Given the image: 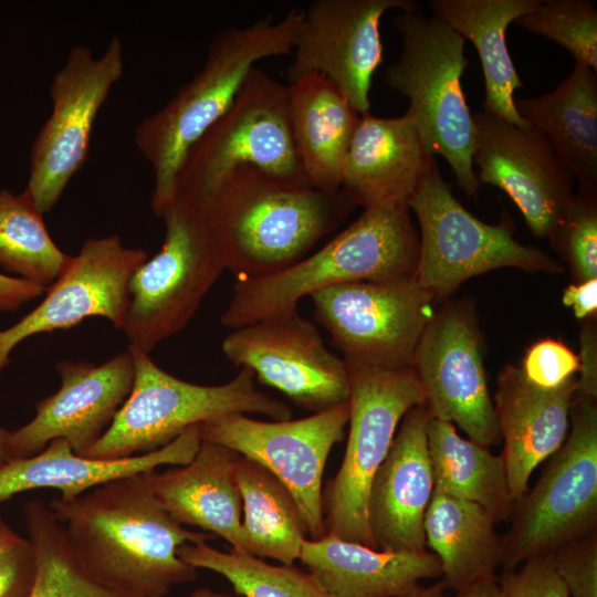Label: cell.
<instances>
[{
  "mask_svg": "<svg viewBox=\"0 0 597 597\" xmlns=\"http://www.w3.org/2000/svg\"><path fill=\"white\" fill-rule=\"evenodd\" d=\"M72 255L52 239L30 196L0 190V266L41 287H49Z\"/></svg>",
  "mask_w": 597,
  "mask_h": 597,
  "instance_id": "d6a6232c",
  "label": "cell"
},
{
  "mask_svg": "<svg viewBox=\"0 0 597 597\" xmlns=\"http://www.w3.org/2000/svg\"><path fill=\"white\" fill-rule=\"evenodd\" d=\"M522 564L520 569H504L496 578L500 597H569L551 555L536 556Z\"/></svg>",
  "mask_w": 597,
  "mask_h": 597,
  "instance_id": "f35d334b",
  "label": "cell"
},
{
  "mask_svg": "<svg viewBox=\"0 0 597 597\" xmlns=\"http://www.w3.org/2000/svg\"><path fill=\"white\" fill-rule=\"evenodd\" d=\"M446 589L447 587L443 585V583L439 582L427 587L420 586L409 597H447Z\"/></svg>",
  "mask_w": 597,
  "mask_h": 597,
  "instance_id": "7dc6e473",
  "label": "cell"
},
{
  "mask_svg": "<svg viewBox=\"0 0 597 597\" xmlns=\"http://www.w3.org/2000/svg\"><path fill=\"white\" fill-rule=\"evenodd\" d=\"M159 218L165 224L161 249L133 273L121 328L128 347L147 354L188 325L227 269L219 242L200 209L174 198Z\"/></svg>",
  "mask_w": 597,
  "mask_h": 597,
  "instance_id": "ba28073f",
  "label": "cell"
},
{
  "mask_svg": "<svg viewBox=\"0 0 597 597\" xmlns=\"http://www.w3.org/2000/svg\"><path fill=\"white\" fill-rule=\"evenodd\" d=\"M235 480L242 499V551L294 565L306 530L287 488L269 470L241 455Z\"/></svg>",
  "mask_w": 597,
  "mask_h": 597,
  "instance_id": "1f68e13d",
  "label": "cell"
},
{
  "mask_svg": "<svg viewBox=\"0 0 597 597\" xmlns=\"http://www.w3.org/2000/svg\"><path fill=\"white\" fill-rule=\"evenodd\" d=\"M286 85L292 136L305 176L316 189L337 191L360 114L322 74L308 73Z\"/></svg>",
  "mask_w": 597,
  "mask_h": 597,
  "instance_id": "4316f807",
  "label": "cell"
},
{
  "mask_svg": "<svg viewBox=\"0 0 597 597\" xmlns=\"http://www.w3.org/2000/svg\"><path fill=\"white\" fill-rule=\"evenodd\" d=\"M515 23L549 39L597 72V10L588 0H538Z\"/></svg>",
  "mask_w": 597,
  "mask_h": 597,
  "instance_id": "d590c367",
  "label": "cell"
},
{
  "mask_svg": "<svg viewBox=\"0 0 597 597\" xmlns=\"http://www.w3.org/2000/svg\"><path fill=\"white\" fill-rule=\"evenodd\" d=\"M479 182L503 190L536 238H549L574 195L573 174L533 127L485 111L472 113Z\"/></svg>",
  "mask_w": 597,
  "mask_h": 597,
  "instance_id": "d6986e66",
  "label": "cell"
},
{
  "mask_svg": "<svg viewBox=\"0 0 597 597\" xmlns=\"http://www.w3.org/2000/svg\"><path fill=\"white\" fill-rule=\"evenodd\" d=\"M582 364H579L580 377L577 379V394L596 399L597 396V357L596 334L587 327L580 335Z\"/></svg>",
  "mask_w": 597,
  "mask_h": 597,
  "instance_id": "7bdbcfd3",
  "label": "cell"
},
{
  "mask_svg": "<svg viewBox=\"0 0 597 597\" xmlns=\"http://www.w3.org/2000/svg\"><path fill=\"white\" fill-rule=\"evenodd\" d=\"M244 165L311 186L292 136L287 85L255 66L230 107L187 151L174 198L202 211L221 180Z\"/></svg>",
  "mask_w": 597,
  "mask_h": 597,
  "instance_id": "52a82bcc",
  "label": "cell"
},
{
  "mask_svg": "<svg viewBox=\"0 0 597 597\" xmlns=\"http://www.w3.org/2000/svg\"><path fill=\"white\" fill-rule=\"evenodd\" d=\"M60 388L35 405L34 417L11 431L12 459L42 451L51 441L64 439L83 455L108 430L134 383L129 350L102 365L60 360L55 365Z\"/></svg>",
  "mask_w": 597,
  "mask_h": 597,
  "instance_id": "ffe728a7",
  "label": "cell"
},
{
  "mask_svg": "<svg viewBox=\"0 0 597 597\" xmlns=\"http://www.w3.org/2000/svg\"><path fill=\"white\" fill-rule=\"evenodd\" d=\"M22 512L38 563L30 597H139L107 588L91 577L72 551L62 523L43 502L29 500Z\"/></svg>",
  "mask_w": 597,
  "mask_h": 597,
  "instance_id": "836d02e7",
  "label": "cell"
},
{
  "mask_svg": "<svg viewBox=\"0 0 597 597\" xmlns=\"http://www.w3.org/2000/svg\"><path fill=\"white\" fill-rule=\"evenodd\" d=\"M408 206L420 229L415 280L433 298L447 297L468 279L500 268L563 269L544 251L516 241L506 223L489 224L470 213L453 196L434 158Z\"/></svg>",
  "mask_w": 597,
  "mask_h": 597,
  "instance_id": "8fae6325",
  "label": "cell"
},
{
  "mask_svg": "<svg viewBox=\"0 0 597 597\" xmlns=\"http://www.w3.org/2000/svg\"><path fill=\"white\" fill-rule=\"evenodd\" d=\"M411 0H314L303 10L293 46L287 84L308 73L328 78L358 114L370 109L373 75L383 62L380 19L390 9L407 10Z\"/></svg>",
  "mask_w": 597,
  "mask_h": 597,
  "instance_id": "e0dca14e",
  "label": "cell"
},
{
  "mask_svg": "<svg viewBox=\"0 0 597 597\" xmlns=\"http://www.w3.org/2000/svg\"><path fill=\"white\" fill-rule=\"evenodd\" d=\"M200 443V425H193L156 451L118 460H96L76 454L66 440L55 439L42 451L11 459L0 468V503L21 492L45 488L59 490L62 500H71L107 481L163 465L187 464Z\"/></svg>",
  "mask_w": 597,
  "mask_h": 597,
  "instance_id": "cb8c5ba5",
  "label": "cell"
},
{
  "mask_svg": "<svg viewBox=\"0 0 597 597\" xmlns=\"http://www.w3.org/2000/svg\"><path fill=\"white\" fill-rule=\"evenodd\" d=\"M348 401L296 420L260 421L244 413L200 425L201 440L230 448L269 470L292 493L311 540L326 532L323 473L332 448L342 441Z\"/></svg>",
  "mask_w": 597,
  "mask_h": 597,
  "instance_id": "5bb4252c",
  "label": "cell"
},
{
  "mask_svg": "<svg viewBox=\"0 0 597 597\" xmlns=\"http://www.w3.org/2000/svg\"><path fill=\"white\" fill-rule=\"evenodd\" d=\"M434 157L405 113L359 116L343 167L341 189L364 209L407 203Z\"/></svg>",
  "mask_w": 597,
  "mask_h": 597,
  "instance_id": "603a6c76",
  "label": "cell"
},
{
  "mask_svg": "<svg viewBox=\"0 0 597 597\" xmlns=\"http://www.w3.org/2000/svg\"><path fill=\"white\" fill-rule=\"evenodd\" d=\"M240 458L230 448L201 440L189 463L150 472L155 496L178 524L199 527L242 551V499L235 480Z\"/></svg>",
  "mask_w": 597,
  "mask_h": 597,
  "instance_id": "484cf974",
  "label": "cell"
},
{
  "mask_svg": "<svg viewBox=\"0 0 597 597\" xmlns=\"http://www.w3.org/2000/svg\"><path fill=\"white\" fill-rule=\"evenodd\" d=\"M577 395L565 442L514 505L512 525L501 537L504 569L597 532V406L595 398Z\"/></svg>",
  "mask_w": 597,
  "mask_h": 597,
  "instance_id": "30bf717a",
  "label": "cell"
},
{
  "mask_svg": "<svg viewBox=\"0 0 597 597\" xmlns=\"http://www.w3.org/2000/svg\"><path fill=\"white\" fill-rule=\"evenodd\" d=\"M495 523L480 504L433 491L423 528L426 544L440 562L447 589L458 591L496 577L502 546Z\"/></svg>",
  "mask_w": 597,
  "mask_h": 597,
  "instance_id": "f546056e",
  "label": "cell"
},
{
  "mask_svg": "<svg viewBox=\"0 0 597 597\" xmlns=\"http://www.w3.org/2000/svg\"><path fill=\"white\" fill-rule=\"evenodd\" d=\"M563 304L572 307L577 318H586L597 311V279L568 285L562 296Z\"/></svg>",
  "mask_w": 597,
  "mask_h": 597,
  "instance_id": "ee69618b",
  "label": "cell"
},
{
  "mask_svg": "<svg viewBox=\"0 0 597 597\" xmlns=\"http://www.w3.org/2000/svg\"><path fill=\"white\" fill-rule=\"evenodd\" d=\"M575 272L578 282L597 279L596 191L578 189L549 235Z\"/></svg>",
  "mask_w": 597,
  "mask_h": 597,
  "instance_id": "8d00e7d4",
  "label": "cell"
},
{
  "mask_svg": "<svg viewBox=\"0 0 597 597\" xmlns=\"http://www.w3.org/2000/svg\"><path fill=\"white\" fill-rule=\"evenodd\" d=\"M348 437L341 467L323 491L326 532L374 547L367 525L368 491L399 422L426 397L412 367L385 368L346 362Z\"/></svg>",
  "mask_w": 597,
  "mask_h": 597,
  "instance_id": "9c48e42d",
  "label": "cell"
},
{
  "mask_svg": "<svg viewBox=\"0 0 597 597\" xmlns=\"http://www.w3.org/2000/svg\"><path fill=\"white\" fill-rule=\"evenodd\" d=\"M425 405L402 418L389 451L371 480L367 525L380 551L426 549L425 516L434 491Z\"/></svg>",
  "mask_w": 597,
  "mask_h": 597,
  "instance_id": "44dd1931",
  "label": "cell"
},
{
  "mask_svg": "<svg viewBox=\"0 0 597 597\" xmlns=\"http://www.w3.org/2000/svg\"><path fill=\"white\" fill-rule=\"evenodd\" d=\"M412 368L430 417L457 423L483 447L500 443L481 336L468 306L449 304L436 312L419 341Z\"/></svg>",
  "mask_w": 597,
  "mask_h": 597,
  "instance_id": "2e32d148",
  "label": "cell"
},
{
  "mask_svg": "<svg viewBox=\"0 0 597 597\" xmlns=\"http://www.w3.org/2000/svg\"><path fill=\"white\" fill-rule=\"evenodd\" d=\"M44 287L0 273V312H12L45 293Z\"/></svg>",
  "mask_w": 597,
  "mask_h": 597,
  "instance_id": "b9f144b4",
  "label": "cell"
},
{
  "mask_svg": "<svg viewBox=\"0 0 597 597\" xmlns=\"http://www.w3.org/2000/svg\"><path fill=\"white\" fill-rule=\"evenodd\" d=\"M569 597H597V532L551 554Z\"/></svg>",
  "mask_w": 597,
  "mask_h": 597,
  "instance_id": "74e56055",
  "label": "cell"
},
{
  "mask_svg": "<svg viewBox=\"0 0 597 597\" xmlns=\"http://www.w3.org/2000/svg\"><path fill=\"white\" fill-rule=\"evenodd\" d=\"M124 73V46L113 36L101 55L74 45L50 85L52 111L30 151L24 191L51 211L86 161L97 115Z\"/></svg>",
  "mask_w": 597,
  "mask_h": 597,
  "instance_id": "7c38bea8",
  "label": "cell"
},
{
  "mask_svg": "<svg viewBox=\"0 0 597 597\" xmlns=\"http://www.w3.org/2000/svg\"><path fill=\"white\" fill-rule=\"evenodd\" d=\"M147 259L144 249L125 247L116 234L87 239L62 274L46 287L42 302L12 326L0 331V376L14 348L34 335L66 329L95 316L121 329L129 280Z\"/></svg>",
  "mask_w": 597,
  "mask_h": 597,
  "instance_id": "ac0fdd59",
  "label": "cell"
},
{
  "mask_svg": "<svg viewBox=\"0 0 597 597\" xmlns=\"http://www.w3.org/2000/svg\"><path fill=\"white\" fill-rule=\"evenodd\" d=\"M178 555L197 569L223 576L240 597H331L308 572L272 565L237 548L222 552L208 542L187 543Z\"/></svg>",
  "mask_w": 597,
  "mask_h": 597,
  "instance_id": "e575fe53",
  "label": "cell"
},
{
  "mask_svg": "<svg viewBox=\"0 0 597 597\" xmlns=\"http://www.w3.org/2000/svg\"><path fill=\"white\" fill-rule=\"evenodd\" d=\"M303 17L295 8L281 20L268 14L247 27L219 31L202 67L136 126L135 146L154 174L150 203L157 217L174 199L177 172L189 148L230 107L258 61L292 53Z\"/></svg>",
  "mask_w": 597,
  "mask_h": 597,
  "instance_id": "3957f363",
  "label": "cell"
},
{
  "mask_svg": "<svg viewBox=\"0 0 597 597\" xmlns=\"http://www.w3.org/2000/svg\"><path fill=\"white\" fill-rule=\"evenodd\" d=\"M300 561L331 597H409L441 576L432 552L380 551L331 533L306 538Z\"/></svg>",
  "mask_w": 597,
  "mask_h": 597,
  "instance_id": "d4e9b609",
  "label": "cell"
},
{
  "mask_svg": "<svg viewBox=\"0 0 597 597\" xmlns=\"http://www.w3.org/2000/svg\"><path fill=\"white\" fill-rule=\"evenodd\" d=\"M514 103L520 116L569 169L579 189L597 191V72L575 62L555 90Z\"/></svg>",
  "mask_w": 597,
  "mask_h": 597,
  "instance_id": "83f0119b",
  "label": "cell"
},
{
  "mask_svg": "<svg viewBox=\"0 0 597 597\" xmlns=\"http://www.w3.org/2000/svg\"><path fill=\"white\" fill-rule=\"evenodd\" d=\"M577 391L575 376L555 388H542L532 384L520 367L507 365L500 373L493 406L514 504L527 493L537 465L565 442Z\"/></svg>",
  "mask_w": 597,
  "mask_h": 597,
  "instance_id": "7402d4cb",
  "label": "cell"
},
{
  "mask_svg": "<svg viewBox=\"0 0 597 597\" xmlns=\"http://www.w3.org/2000/svg\"><path fill=\"white\" fill-rule=\"evenodd\" d=\"M128 350L135 369L132 390L108 430L82 457L118 460L149 453L193 425L232 413L292 418L287 404L256 388L248 368L226 384L198 385L165 371L147 353Z\"/></svg>",
  "mask_w": 597,
  "mask_h": 597,
  "instance_id": "8992f818",
  "label": "cell"
},
{
  "mask_svg": "<svg viewBox=\"0 0 597 597\" xmlns=\"http://www.w3.org/2000/svg\"><path fill=\"white\" fill-rule=\"evenodd\" d=\"M538 0H430L432 14L475 48L484 76V109L523 128L514 92L523 88L506 45V29Z\"/></svg>",
  "mask_w": 597,
  "mask_h": 597,
  "instance_id": "f1b7e54d",
  "label": "cell"
},
{
  "mask_svg": "<svg viewBox=\"0 0 597 597\" xmlns=\"http://www.w3.org/2000/svg\"><path fill=\"white\" fill-rule=\"evenodd\" d=\"M496 578L492 577L473 583L455 591V597H500Z\"/></svg>",
  "mask_w": 597,
  "mask_h": 597,
  "instance_id": "f6af8a7d",
  "label": "cell"
},
{
  "mask_svg": "<svg viewBox=\"0 0 597 597\" xmlns=\"http://www.w3.org/2000/svg\"><path fill=\"white\" fill-rule=\"evenodd\" d=\"M20 540L21 536L18 535L0 516V554L9 549Z\"/></svg>",
  "mask_w": 597,
  "mask_h": 597,
  "instance_id": "bcb514c9",
  "label": "cell"
},
{
  "mask_svg": "<svg viewBox=\"0 0 597 597\" xmlns=\"http://www.w3.org/2000/svg\"><path fill=\"white\" fill-rule=\"evenodd\" d=\"M226 357L255 379L313 413L348 401L344 359L324 344L298 311L234 328L222 341Z\"/></svg>",
  "mask_w": 597,
  "mask_h": 597,
  "instance_id": "9a60e30c",
  "label": "cell"
},
{
  "mask_svg": "<svg viewBox=\"0 0 597 597\" xmlns=\"http://www.w3.org/2000/svg\"><path fill=\"white\" fill-rule=\"evenodd\" d=\"M38 563L32 543L21 540L0 554V597H30Z\"/></svg>",
  "mask_w": 597,
  "mask_h": 597,
  "instance_id": "60d3db41",
  "label": "cell"
},
{
  "mask_svg": "<svg viewBox=\"0 0 597 597\" xmlns=\"http://www.w3.org/2000/svg\"><path fill=\"white\" fill-rule=\"evenodd\" d=\"M315 320L344 360L412 367L419 341L433 318V297L413 279L350 282L310 295Z\"/></svg>",
  "mask_w": 597,
  "mask_h": 597,
  "instance_id": "4fadbf2b",
  "label": "cell"
},
{
  "mask_svg": "<svg viewBox=\"0 0 597 597\" xmlns=\"http://www.w3.org/2000/svg\"><path fill=\"white\" fill-rule=\"evenodd\" d=\"M427 439L436 491L480 504L496 522L511 517L515 504L501 455L462 438L452 423L432 417Z\"/></svg>",
  "mask_w": 597,
  "mask_h": 597,
  "instance_id": "4dcf8cb0",
  "label": "cell"
},
{
  "mask_svg": "<svg viewBox=\"0 0 597 597\" xmlns=\"http://www.w3.org/2000/svg\"><path fill=\"white\" fill-rule=\"evenodd\" d=\"M579 364V357L564 343L546 338L528 348L521 369L532 384L555 388L574 377Z\"/></svg>",
  "mask_w": 597,
  "mask_h": 597,
  "instance_id": "ab89813d",
  "label": "cell"
},
{
  "mask_svg": "<svg viewBox=\"0 0 597 597\" xmlns=\"http://www.w3.org/2000/svg\"><path fill=\"white\" fill-rule=\"evenodd\" d=\"M418 256L419 234L407 203L364 209L349 227L295 264L237 279L220 321L234 329L297 311L301 298L334 285L413 279Z\"/></svg>",
  "mask_w": 597,
  "mask_h": 597,
  "instance_id": "277c9868",
  "label": "cell"
},
{
  "mask_svg": "<svg viewBox=\"0 0 597 597\" xmlns=\"http://www.w3.org/2000/svg\"><path fill=\"white\" fill-rule=\"evenodd\" d=\"M356 206L259 167L231 170L202 209L237 279L282 271L305 258Z\"/></svg>",
  "mask_w": 597,
  "mask_h": 597,
  "instance_id": "7a4b0ae2",
  "label": "cell"
},
{
  "mask_svg": "<svg viewBox=\"0 0 597 597\" xmlns=\"http://www.w3.org/2000/svg\"><path fill=\"white\" fill-rule=\"evenodd\" d=\"M10 437L11 431L0 427V468L12 459L10 453Z\"/></svg>",
  "mask_w": 597,
  "mask_h": 597,
  "instance_id": "c3c4849f",
  "label": "cell"
},
{
  "mask_svg": "<svg viewBox=\"0 0 597 597\" xmlns=\"http://www.w3.org/2000/svg\"><path fill=\"white\" fill-rule=\"evenodd\" d=\"M150 472L107 481L71 500L54 499L49 507L96 582L139 597H165L198 574L179 557V547L214 535L178 524L155 496Z\"/></svg>",
  "mask_w": 597,
  "mask_h": 597,
  "instance_id": "6da1fadb",
  "label": "cell"
},
{
  "mask_svg": "<svg viewBox=\"0 0 597 597\" xmlns=\"http://www.w3.org/2000/svg\"><path fill=\"white\" fill-rule=\"evenodd\" d=\"M394 27L401 35V52L386 67L384 80L409 100L406 113L427 151L442 156L458 186L475 199L480 182L472 161L474 125L461 84L469 63L465 40L418 6L398 10Z\"/></svg>",
  "mask_w": 597,
  "mask_h": 597,
  "instance_id": "5b68a950",
  "label": "cell"
},
{
  "mask_svg": "<svg viewBox=\"0 0 597 597\" xmlns=\"http://www.w3.org/2000/svg\"><path fill=\"white\" fill-rule=\"evenodd\" d=\"M188 597H240L238 595H229L226 593L217 591L210 588H197L190 593Z\"/></svg>",
  "mask_w": 597,
  "mask_h": 597,
  "instance_id": "681fc988",
  "label": "cell"
}]
</instances>
